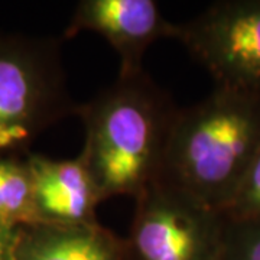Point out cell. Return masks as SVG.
<instances>
[{
  "label": "cell",
  "instance_id": "6da1fadb",
  "mask_svg": "<svg viewBox=\"0 0 260 260\" xmlns=\"http://www.w3.org/2000/svg\"><path fill=\"white\" fill-rule=\"evenodd\" d=\"M178 107L145 70L117 75L75 116L84 126L83 155L104 201L136 198L160 177Z\"/></svg>",
  "mask_w": 260,
  "mask_h": 260
},
{
  "label": "cell",
  "instance_id": "7a4b0ae2",
  "mask_svg": "<svg viewBox=\"0 0 260 260\" xmlns=\"http://www.w3.org/2000/svg\"><path fill=\"white\" fill-rule=\"evenodd\" d=\"M260 152V94L214 87L178 109L160 179L220 211Z\"/></svg>",
  "mask_w": 260,
  "mask_h": 260
},
{
  "label": "cell",
  "instance_id": "3957f363",
  "mask_svg": "<svg viewBox=\"0 0 260 260\" xmlns=\"http://www.w3.org/2000/svg\"><path fill=\"white\" fill-rule=\"evenodd\" d=\"M77 107L58 39L0 34V153L29 155L38 136Z\"/></svg>",
  "mask_w": 260,
  "mask_h": 260
},
{
  "label": "cell",
  "instance_id": "277c9868",
  "mask_svg": "<svg viewBox=\"0 0 260 260\" xmlns=\"http://www.w3.org/2000/svg\"><path fill=\"white\" fill-rule=\"evenodd\" d=\"M124 246L129 260H218L223 211L158 178L136 198Z\"/></svg>",
  "mask_w": 260,
  "mask_h": 260
},
{
  "label": "cell",
  "instance_id": "5b68a950",
  "mask_svg": "<svg viewBox=\"0 0 260 260\" xmlns=\"http://www.w3.org/2000/svg\"><path fill=\"white\" fill-rule=\"evenodd\" d=\"M178 41L215 87L260 94V0H223L178 25Z\"/></svg>",
  "mask_w": 260,
  "mask_h": 260
},
{
  "label": "cell",
  "instance_id": "8992f818",
  "mask_svg": "<svg viewBox=\"0 0 260 260\" xmlns=\"http://www.w3.org/2000/svg\"><path fill=\"white\" fill-rule=\"evenodd\" d=\"M94 32L107 41L120 59L119 74L143 70L148 48L162 38H178V25L165 19L155 0H80L65 38Z\"/></svg>",
  "mask_w": 260,
  "mask_h": 260
},
{
  "label": "cell",
  "instance_id": "52a82bcc",
  "mask_svg": "<svg viewBox=\"0 0 260 260\" xmlns=\"http://www.w3.org/2000/svg\"><path fill=\"white\" fill-rule=\"evenodd\" d=\"M34 192L35 224H95L104 201L88 164L80 153L73 159H52L41 153L26 156Z\"/></svg>",
  "mask_w": 260,
  "mask_h": 260
},
{
  "label": "cell",
  "instance_id": "ba28073f",
  "mask_svg": "<svg viewBox=\"0 0 260 260\" xmlns=\"http://www.w3.org/2000/svg\"><path fill=\"white\" fill-rule=\"evenodd\" d=\"M18 260H129L124 239L100 223L19 229Z\"/></svg>",
  "mask_w": 260,
  "mask_h": 260
},
{
  "label": "cell",
  "instance_id": "9c48e42d",
  "mask_svg": "<svg viewBox=\"0 0 260 260\" xmlns=\"http://www.w3.org/2000/svg\"><path fill=\"white\" fill-rule=\"evenodd\" d=\"M26 156L0 153V224L6 227L22 229L37 223Z\"/></svg>",
  "mask_w": 260,
  "mask_h": 260
},
{
  "label": "cell",
  "instance_id": "30bf717a",
  "mask_svg": "<svg viewBox=\"0 0 260 260\" xmlns=\"http://www.w3.org/2000/svg\"><path fill=\"white\" fill-rule=\"evenodd\" d=\"M218 260H260V218L225 217Z\"/></svg>",
  "mask_w": 260,
  "mask_h": 260
},
{
  "label": "cell",
  "instance_id": "8fae6325",
  "mask_svg": "<svg viewBox=\"0 0 260 260\" xmlns=\"http://www.w3.org/2000/svg\"><path fill=\"white\" fill-rule=\"evenodd\" d=\"M223 213L229 218H260V152Z\"/></svg>",
  "mask_w": 260,
  "mask_h": 260
},
{
  "label": "cell",
  "instance_id": "7c38bea8",
  "mask_svg": "<svg viewBox=\"0 0 260 260\" xmlns=\"http://www.w3.org/2000/svg\"><path fill=\"white\" fill-rule=\"evenodd\" d=\"M19 229L0 224V260H18Z\"/></svg>",
  "mask_w": 260,
  "mask_h": 260
}]
</instances>
